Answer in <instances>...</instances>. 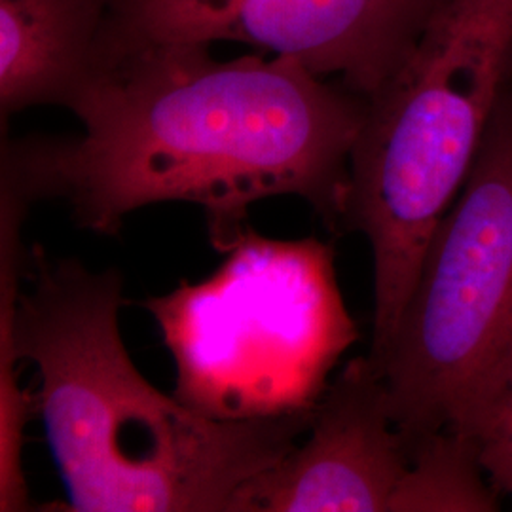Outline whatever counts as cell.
Segmentation results:
<instances>
[{"mask_svg": "<svg viewBox=\"0 0 512 512\" xmlns=\"http://www.w3.org/2000/svg\"><path fill=\"white\" fill-rule=\"evenodd\" d=\"M433 0H116L114 29L238 42L372 97L412 55Z\"/></svg>", "mask_w": 512, "mask_h": 512, "instance_id": "cell-6", "label": "cell"}, {"mask_svg": "<svg viewBox=\"0 0 512 512\" xmlns=\"http://www.w3.org/2000/svg\"><path fill=\"white\" fill-rule=\"evenodd\" d=\"M450 429L475 440L495 490L512 499V344L473 387Z\"/></svg>", "mask_w": 512, "mask_h": 512, "instance_id": "cell-10", "label": "cell"}, {"mask_svg": "<svg viewBox=\"0 0 512 512\" xmlns=\"http://www.w3.org/2000/svg\"><path fill=\"white\" fill-rule=\"evenodd\" d=\"M501 494L486 475L475 440L442 429L414 442L412 461L389 512H494Z\"/></svg>", "mask_w": 512, "mask_h": 512, "instance_id": "cell-9", "label": "cell"}, {"mask_svg": "<svg viewBox=\"0 0 512 512\" xmlns=\"http://www.w3.org/2000/svg\"><path fill=\"white\" fill-rule=\"evenodd\" d=\"M366 107L289 57L220 61L211 44L133 37L112 23L107 61L73 110L84 133L4 137L0 169L101 236L152 203H196L224 253L251 226V205L275 196L302 198L342 234Z\"/></svg>", "mask_w": 512, "mask_h": 512, "instance_id": "cell-1", "label": "cell"}, {"mask_svg": "<svg viewBox=\"0 0 512 512\" xmlns=\"http://www.w3.org/2000/svg\"><path fill=\"white\" fill-rule=\"evenodd\" d=\"M116 0H0V116L76 109L109 54Z\"/></svg>", "mask_w": 512, "mask_h": 512, "instance_id": "cell-8", "label": "cell"}, {"mask_svg": "<svg viewBox=\"0 0 512 512\" xmlns=\"http://www.w3.org/2000/svg\"><path fill=\"white\" fill-rule=\"evenodd\" d=\"M224 253L215 274L143 304L175 361L173 397L219 421L311 414L361 338L332 243L264 238L247 226Z\"/></svg>", "mask_w": 512, "mask_h": 512, "instance_id": "cell-4", "label": "cell"}, {"mask_svg": "<svg viewBox=\"0 0 512 512\" xmlns=\"http://www.w3.org/2000/svg\"><path fill=\"white\" fill-rule=\"evenodd\" d=\"M512 344V86L440 220L380 359L395 425L414 442L448 429Z\"/></svg>", "mask_w": 512, "mask_h": 512, "instance_id": "cell-5", "label": "cell"}, {"mask_svg": "<svg viewBox=\"0 0 512 512\" xmlns=\"http://www.w3.org/2000/svg\"><path fill=\"white\" fill-rule=\"evenodd\" d=\"M310 439L251 478L232 512H389L412 461L380 368L349 359L311 416Z\"/></svg>", "mask_w": 512, "mask_h": 512, "instance_id": "cell-7", "label": "cell"}, {"mask_svg": "<svg viewBox=\"0 0 512 512\" xmlns=\"http://www.w3.org/2000/svg\"><path fill=\"white\" fill-rule=\"evenodd\" d=\"M29 289L0 315V458L19 463L38 412L76 512H232L311 414L219 421L148 384L124 348L122 275L31 249Z\"/></svg>", "mask_w": 512, "mask_h": 512, "instance_id": "cell-2", "label": "cell"}, {"mask_svg": "<svg viewBox=\"0 0 512 512\" xmlns=\"http://www.w3.org/2000/svg\"><path fill=\"white\" fill-rule=\"evenodd\" d=\"M511 86L512 0H433L412 55L368 97L344 232H361L372 251V359L397 329L427 245Z\"/></svg>", "mask_w": 512, "mask_h": 512, "instance_id": "cell-3", "label": "cell"}]
</instances>
